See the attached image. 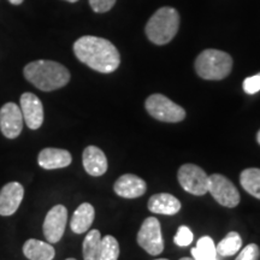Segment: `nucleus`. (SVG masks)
<instances>
[{"label":"nucleus","instance_id":"f257e3e1","mask_svg":"<svg viewBox=\"0 0 260 260\" xmlns=\"http://www.w3.org/2000/svg\"><path fill=\"white\" fill-rule=\"evenodd\" d=\"M74 53L80 61L102 74L113 73L121 64L118 50L112 42L103 38L87 35L77 39Z\"/></svg>","mask_w":260,"mask_h":260},{"label":"nucleus","instance_id":"f03ea898","mask_svg":"<svg viewBox=\"0 0 260 260\" xmlns=\"http://www.w3.org/2000/svg\"><path fill=\"white\" fill-rule=\"evenodd\" d=\"M24 77L42 92H52L67 86L70 73L64 65L53 60H35L25 65Z\"/></svg>","mask_w":260,"mask_h":260},{"label":"nucleus","instance_id":"7ed1b4c3","mask_svg":"<svg viewBox=\"0 0 260 260\" xmlns=\"http://www.w3.org/2000/svg\"><path fill=\"white\" fill-rule=\"evenodd\" d=\"M180 15L172 8H161L154 12L146 24V35L155 45H167L176 37Z\"/></svg>","mask_w":260,"mask_h":260},{"label":"nucleus","instance_id":"20e7f679","mask_svg":"<svg viewBox=\"0 0 260 260\" xmlns=\"http://www.w3.org/2000/svg\"><path fill=\"white\" fill-rule=\"evenodd\" d=\"M195 71L201 79L218 81L232 73L233 58L226 52L205 50L195 59Z\"/></svg>","mask_w":260,"mask_h":260},{"label":"nucleus","instance_id":"39448f33","mask_svg":"<svg viewBox=\"0 0 260 260\" xmlns=\"http://www.w3.org/2000/svg\"><path fill=\"white\" fill-rule=\"evenodd\" d=\"M145 107L153 118L165 123H178L186 118L183 107L162 94H152L146 99Z\"/></svg>","mask_w":260,"mask_h":260},{"label":"nucleus","instance_id":"423d86ee","mask_svg":"<svg viewBox=\"0 0 260 260\" xmlns=\"http://www.w3.org/2000/svg\"><path fill=\"white\" fill-rule=\"evenodd\" d=\"M181 187L188 193L201 197L209 193V175L195 164H184L177 172Z\"/></svg>","mask_w":260,"mask_h":260},{"label":"nucleus","instance_id":"0eeeda50","mask_svg":"<svg viewBox=\"0 0 260 260\" xmlns=\"http://www.w3.org/2000/svg\"><path fill=\"white\" fill-rule=\"evenodd\" d=\"M136 240H138L139 246L144 248L148 254L159 255L164 251L160 223L155 217H148L144 220Z\"/></svg>","mask_w":260,"mask_h":260},{"label":"nucleus","instance_id":"6e6552de","mask_svg":"<svg viewBox=\"0 0 260 260\" xmlns=\"http://www.w3.org/2000/svg\"><path fill=\"white\" fill-rule=\"evenodd\" d=\"M209 193L217 203L225 207H236L240 203V193L229 178L219 174L209 176Z\"/></svg>","mask_w":260,"mask_h":260},{"label":"nucleus","instance_id":"1a4fd4ad","mask_svg":"<svg viewBox=\"0 0 260 260\" xmlns=\"http://www.w3.org/2000/svg\"><path fill=\"white\" fill-rule=\"evenodd\" d=\"M68 222V210L63 205H56L48 211L44 220V235L47 242L57 243L64 235Z\"/></svg>","mask_w":260,"mask_h":260},{"label":"nucleus","instance_id":"9d476101","mask_svg":"<svg viewBox=\"0 0 260 260\" xmlns=\"http://www.w3.org/2000/svg\"><path fill=\"white\" fill-rule=\"evenodd\" d=\"M23 116L21 107L15 103H6L0 109V130L8 139H16L23 129Z\"/></svg>","mask_w":260,"mask_h":260},{"label":"nucleus","instance_id":"9b49d317","mask_svg":"<svg viewBox=\"0 0 260 260\" xmlns=\"http://www.w3.org/2000/svg\"><path fill=\"white\" fill-rule=\"evenodd\" d=\"M21 111L29 129L37 130L44 123V106L41 100L32 93H23L19 100Z\"/></svg>","mask_w":260,"mask_h":260},{"label":"nucleus","instance_id":"f8f14e48","mask_svg":"<svg viewBox=\"0 0 260 260\" xmlns=\"http://www.w3.org/2000/svg\"><path fill=\"white\" fill-rule=\"evenodd\" d=\"M24 188L18 182H10L0 190V216H11L23 200Z\"/></svg>","mask_w":260,"mask_h":260},{"label":"nucleus","instance_id":"ddd939ff","mask_svg":"<svg viewBox=\"0 0 260 260\" xmlns=\"http://www.w3.org/2000/svg\"><path fill=\"white\" fill-rule=\"evenodd\" d=\"M146 189H147L146 182L133 174L122 175L115 182V186H113L115 193L118 197L125 198V199H135V198L142 197Z\"/></svg>","mask_w":260,"mask_h":260},{"label":"nucleus","instance_id":"4468645a","mask_svg":"<svg viewBox=\"0 0 260 260\" xmlns=\"http://www.w3.org/2000/svg\"><path fill=\"white\" fill-rule=\"evenodd\" d=\"M73 161L70 152L61 148H44L39 153L38 162L45 170H56L69 167Z\"/></svg>","mask_w":260,"mask_h":260},{"label":"nucleus","instance_id":"2eb2a0df","mask_svg":"<svg viewBox=\"0 0 260 260\" xmlns=\"http://www.w3.org/2000/svg\"><path fill=\"white\" fill-rule=\"evenodd\" d=\"M82 162L84 170L90 176H103L107 171V159L104 152L96 146H88L83 151Z\"/></svg>","mask_w":260,"mask_h":260},{"label":"nucleus","instance_id":"dca6fc26","mask_svg":"<svg viewBox=\"0 0 260 260\" xmlns=\"http://www.w3.org/2000/svg\"><path fill=\"white\" fill-rule=\"evenodd\" d=\"M148 210L157 214L172 216L181 210V203L174 195L168 193H159L152 195L148 200Z\"/></svg>","mask_w":260,"mask_h":260},{"label":"nucleus","instance_id":"f3484780","mask_svg":"<svg viewBox=\"0 0 260 260\" xmlns=\"http://www.w3.org/2000/svg\"><path fill=\"white\" fill-rule=\"evenodd\" d=\"M95 218V210L88 203L81 204L73 214L70 220V228L75 234H83L88 232Z\"/></svg>","mask_w":260,"mask_h":260},{"label":"nucleus","instance_id":"a211bd4d","mask_svg":"<svg viewBox=\"0 0 260 260\" xmlns=\"http://www.w3.org/2000/svg\"><path fill=\"white\" fill-rule=\"evenodd\" d=\"M23 253L29 260H53L56 255V251L50 242H44L35 239L25 241Z\"/></svg>","mask_w":260,"mask_h":260},{"label":"nucleus","instance_id":"6ab92c4d","mask_svg":"<svg viewBox=\"0 0 260 260\" xmlns=\"http://www.w3.org/2000/svg\"><path fill=\"white\" fill-rule=\"evenodd\" d=\"M240 183L247 193L260 200V169L249 168L241 172Z\"/></svg>","mask_w":260,"mask_h":260},{"label":"nucleus","instance_id":"aec40b11","mask_svg":"<svg viewBox=\"0 0 260 260\" xmlns=\"http://www.w3.org/2000/svg\"><path fill=\"white\" fill-rule=\"evenodd\" d=\"M100 246H102V235L99 230L94 229L87 234L83 241V259L99 260Z\"/></svg>","mask_w":260,"mask_h":260},{"label":"nucleus","instance_id":"412c9836","mask_svg":"<svg viewBox=\"0 0 260 260\" xmlns=\"http://www.w3.org/2000/svg\"><path fill=\"white\" fill-rule=\"evenodd\" d=\"M194 260H217V251L213 240L210 236H204L191 249Z\"/></svg>","mask_w":260,"mask_h":260},{"label":"nucleus","instance_id":"4be33fe9","mask_svg":"<svg viewBox=\"0 0 260 260\" xmlns=\"http://www.w3.org/2000/svg\"><path fill=\"white\" fill-rule=\"evenodd\" d=\"M242 247V239L235 232L229 233L224 239L216 246L217 254L222 256H232L236 254Z\"/></svg>","mask_w":260,"mask_h":260},{"label":"nucleus","instance_id":"5701e85b","mask_svg":"<svg viewBox=\"0 0 260 260\" xmlns=\"http://www.w3.org/2000/svg\"><path fill=\"white\" fill-rule=\"evenodd\" d=\"M119 245L118 241L111 235L102 237L99 260H118Z\"/></svg>","mask_w":260,"mask_h":260},{"label":"nucleus","instance_id":"b1692460","mask_svg":"<svg viewBox=\"0 0 260 260\" xmlns=\"http://www.w3.org/2000/svg\"><path fill=\"white\" fill-rule=\"evenodd\" d=\"M174 241L180 247L189 246L193 242V233H191V230L188 226L182 225L178 228L176 235L174 237Z\"/></svg>","mask_w":260,"mask_h":260},{"label":"nucleus","instance_id":"393cba45","mask_svg":"<svg viewBox=\"0 0 260 260\" xmlns=\"http://www.w3.org/2000/svg\"><path fill=\"white\" fill-rule=\"evenodd\" d=\"M260 256V249L255 243H249L240 252L235 260H258Z\"/></svg>","mask_w":260,"mask_h":260},{"label":"nucleus","instance_id":"a878e982","mask_svg":"<svg viewBox=\"0 0 260 260\" xmlns=\"http://www.w3.org/2000/svg\"><path fill=\"white\" fill-rule=\"evenodd\" d=\"M243 90L247 94H255L260 90V73L254 75V76L247 77L243 81Z\"/></svg>","mask_w":260,"mask_h":260},{"label":"nucleus","instance_id":"bb28decb","mask_svg":"<svg viewBox=\"0 0 260 260\" xmlns=\"http://www.w3.org/2000/svg\"><path fill=\"white\" fill-rule=\"evenodd\" d=\"M116 0H89L90 8L93 9L94 12L103 14V12L110 11L115 5Z\"/></svg>","mask_w":260,"mask_h":260},{"label":"nucleus","instance_id":"cd10ccee","mask_svg":"<svg viewBox=\"0 0 260 260\" xmlns=\"http://www.w3.org/2000/svg\"><path fill=\"white\" fill-rule=\"evenodd\" d=\"M12 5H21L23 3V0H9Z\"/></svg>","mask_w":260,"mask_h":260},{"label":"nucleus","instance_id":"c85d7f7f","mask_svg":"<svg viewBox=\"0 0 260 260\" xmlns=\"http://www.w3.org/2000/svg\"><path fill=\"white\" fill-rule=\"evenodd\" d=\"M256 141H258V144L260 145V130L258 132V134H256Z\"/></svg>","mask_w":260,"mask_h":260},{"label":"nucleus","instance_id":"c756f323","mask_svg":"<svg viewBox=\"0 0 260 260\" xmlns=\"http://www.w3.org/2000/svg\"><path fill=\"white\" fill-rule=\"evenodd\" d=\"M67 2H69V3H76V2H79V0H67Z\"/></svg>","mask_w":260,"mask_h":260},{"label":"nucleus","instance_id":"7c9ffc66","mask_svg":"<svg viewBox=\"0 0 260 260\" xmlns=\"http://www.w3.org/2000/svg\"><path fill=\"white\" fill-rule=\"evenodd\" d=\"M180 260H194V259H191V258H182Z\"/></svg>","mask_w":260,"mask_h":260},{"label":"nucleus","instance_id":"2f4dec72","mask_svg":"<svg viewBox=\"0 0 260 260\" xmlns=\"http://www.w3.org/2000/svg\"><path fill=\"white\" fill-rule=\"evenodd\" d=\"M67 260H76V259H74V258H69V259H67Z\"/></svg>","mask_w":260,"mask_h":260},{"label":"nucleus","instance_id":"473e14b6","mask_svg":"<svg viewBox=\"0 0 260 260\" xmlns=\"http://www.w3.org/2000/svg\"><path fill=\"white\" fill-rule=\"evenodd\" d=\"M155 260H168V259H155Z\"/></svg>","mask_w":260,"mask_h":260}]
</instances>
